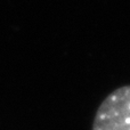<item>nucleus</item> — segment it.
Wrapping results in <instances>:
<instances>
[{"instance_id":"1","label":"nucleus","mask_w":130,"mask_h":130,"mask_svg":"<svg viewBox=\"0 0 130 130\" xmlns=\"http://www.w3.org/2000/svg\"><path fill=\"white\" fill-rule=\"evenodd\" d=\"M91 130H130V85L117 88L104 98Z\"/></svg>"}]
</instances>
